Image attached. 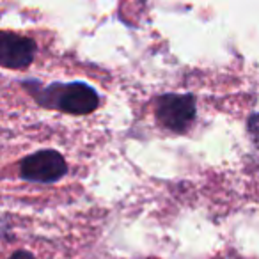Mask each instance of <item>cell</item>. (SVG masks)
I'll use <instances>...</instances> for the list:
<instances>
[{"instance_id":"1","label":"cell","mask_w":259,"mask_h":259,"mask_svg":"<svg viewBox=\"0 0 259 259\" xmlns=\"http://www.w3.org/2000/svg\"><path fill=\"white\" fill-rule=\"evenodd\" d=\"M32 94L43 107L59 108V110L73 115L91 114L100 105V96H98L96 89L85 82L52 83V85L41 89L39 93L32 91Z\"/></svg>"},{"instance_id":"2","label":"cell","mask_w":259,"mask_h":259,"mask_svg":"<svg viewBox=\"0 0 259 259\" xmlns=\"http://www.w3.org/2000/svg\"><path fill=\"white\" fill-rule=\"evenodd\" d=\"M156 119L174 134H183L194 122L197 107L194 94H162L156 100Z\"/></svg>"},{"instance_id":"3","label":"cell","mask_w":259,"mask_h":259,"mask_svg":"<svg viewBox=\"0 0 259 259\" xmlns=\"http://www.w3.org/2000/svg\"><path fill=\"white\" fill-rule=\"evenodd\" d=\"M68 172L64 156L55 149H43L29 155L20 163V176L34 183H55Z\"/></svg>"},{"instance_id":"4","label":"cell","mask_w":259,"mask_h":259,"mask_svg":"<svg viewBox=\"0 0 259 259\" xmlns=\"http://www.w3.org/2000/svg\"><path fill=\"white\" fill-rule=\"evenodd\" d=\"M36 41L4 30L0 34V64L8 69H23L36 57Z\"/></svg>"},{"instance_id":"5","label":"cell","mask_w":259,"mask_h":259,"mask_svg":"<svg viewBox=\"0 0 259 259\" xmlns=\"http://www.w3.org/2000/svg\"><path fill=\"white\" fill-rule=\"evenodd\" d=\"M248 132H250V137L254 141L255 148L259 151V114H252L248 119Z\"/></svg>"},{"instance_id":"6","label":"cell","mask_w":259,"mask_h":259,"mask_svg":"<svg viewBox=\"0 0 259 259\" xmlns=\"http://www.w3.org/2000/svg\"><path fill=\"white\" fill-rule=\"evenodd\" d=\"M8 259H36L30 252H25V250H18L15 252V254H11Z\"/></svg>"}]
</instances>
